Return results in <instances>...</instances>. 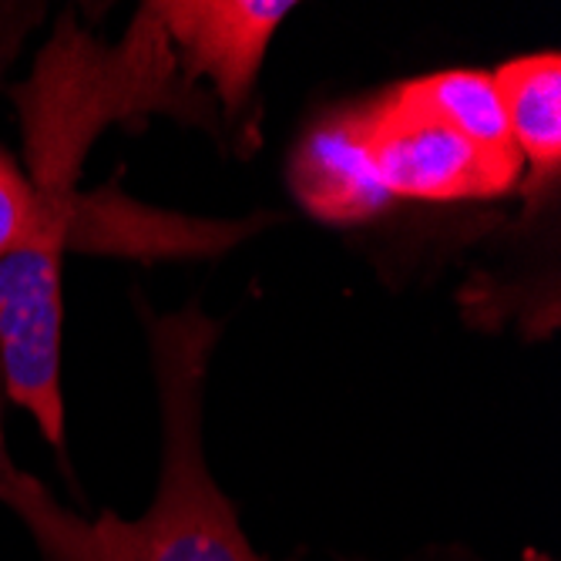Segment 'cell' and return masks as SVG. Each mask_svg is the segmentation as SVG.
Instances as JSON below:
<instances>
[{"label":"cell","mask_w":561,"mask_h":561,"mask_svg":"<svg viewBox=\"0 0 561 561\" xmlns=\"http://www.w3.org/2000/svg\"><path fill=\"white\" fill-rule=\"evenodd\" d=\"M216 340L219 327L195 306L151 320L165 461L159 494L141 518L105 512L84 522L37 478L14 468L0 474V501L21 515L50 561H270L242 535L202 457V387Z\"/></svg>","instance_id":"cell-1"},{"label":"cell","mask_w":561,"mask_h":561,"mask_svg":"<svg viewBox=\"0 0 561 561\" xmlns=\"http://www.w3.org/2000/svg\"><path fill=\"white\" fill-rule=\"evenodd\" d=\"M353 118L390 198H491L522 182L525 162L515 148H484L427 115L393 105L387 94Z\"/></svg>","instance_id":"cell-2"},{"label":"cell","mask_w":561,"mask_h":561,"mask_svg":"<svg viewBox=\"0 0 561 561\" xmlns=\"http://www.w3.org/2000/svg\"><path fill=\"white\" fill-rule=\"evenodd\" d=\"M192 78H209L226 112H239L266 47L296 8L289 0H169L145 4Z\"/></svg>","instance_id":"cell-3"},{"label":"cell","mask_w":561,"mask_h":561,"mask_svg":"<svg viewBox=\"0 0 561 561\" xmlns=\"http://www.w3.org/2000/svg\"><path fill=\"white\" fill-rule=\"evenodd\" d=\"M289 182L302 206L327 222L370 219L393 202L377 179L353 115L323 122L302 138Z\"/></svg>","instance_id":"cell-4"},{"label":"cell","mask_w":561,"mask_h":561,"mask_svg":"<svg viewBox=\"0 0 561 561\" xmlns=\"http://www.w3.org/2000/svg\"><path fill=\"white\" fill-rule=\"evenodd\" d=\"M507 131L528 165L525 188L535 195L561 169V58L554 50L515 58L491 75Z\"/></svg>","instance_id":"cell-5"},{"label":"cell","mask_w":561,"mask_h":561,"mask_svg":"<svg viewBox=\"0 0 561 561\" xmlns=\"http://www.w3.org/2000/svg\"><path fill=\"white\" fill-rule=\"evenodd\" d=\"M71 182L61 172H31L24 179L8 151H0V260L18 249L65 252L75 226Z\"/></svg>","instance_id":"cell-6"},{"label":"cell","mask_w":561,"mask_h":561,"mask_svg":"<svg viewBox=\"0 0 561 561\" xmlns=\"http://www.w3.org/2000/svg\"><path fill=\"white\" fill-rule=\"evenodd\" d=\"M393 105L427 115L484 148H515L488 71H437L387 91ZM518 151V148H515Z\"/></svg>","instance_id":"cell-7"},{"label":"cell","mask_w":561,"mask_h":561,"mask_svg":"<svg viewBox=\"0 0 561 561\" xmlns=\"http://www.w3.org/2000/svg\"><path fill=\"white\" fill-rule=\"evenodd\" d=\"M8 468H11V465H8V457H4V454H0V474H4Z\"/></svg>","instance_id":"cell-8"},{"label":"cell","mask_w":561,"mask_h":561,"mask_svg":"<svg viewBox=\"0 0 561 561\" xmlns=\"http://www.w3.org/2000/svg\"><path fill=\"white\" fill-rule=\"evenodd\" d=\"M528 561H541V558H535V554H531V558H528Z\"/></svg>","instance_id":"cell-9"}]
</instances>
